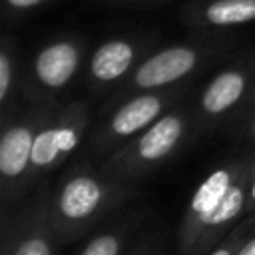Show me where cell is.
Listing matches in <instances>:
<instances>
[{
  "label": "cell",
  "instance_id": "obj_10",
  "mask_svg": "<svg viewBox=\"0 0 255 255\" xmlns=\"http://www.w3.org/2000/svg\"><path fill=\"white\" fill-rule=\"evenodd\" d=\"M231 187L229 183V173L219 169L215 173H211L195 191L193 199H191V211L199 217V221L203 223V219L219 205V201L223 199V195L227 193V189Z\"/></svg>",
  "mask_w": 255,
  "mask_h": 255
},
{
  "label": "cell",
  "instance_id": "obj_2",
  "mask_svg": "<svg viewBox=\"0 0 255 255\" xmlns=\"http://www.w3.org/2000/svg\"><path fill=\"white\" fill-rule=\"evenodd\" d=\"M78 66V52L70 44H52L44 48L36 60V74L38 78L50 86L60 88L64 86Z\"/></svg>",
  "mask_w": 255,
  "mask_h": 255
},
{
  "label": "cell",
  "instance_id": "obj_6",
  "mask_svg": "<svg viewBox=\"0 0 255 255\" xmlns=\"http://www.w3.org/2000/svg\"><path fill=\"white\" fill-rule=\"evenodd\" d=\"M131 46L120 40L104 44L92 58V74L98 80H116L131 64Z\"/></svg>",
  "mask_w": 255,
  "mask_h": 255
},
{
  "label": "cell",
  "instance_id": "obj_7",
  "mask_svg": "<svg viewBox=\"0 0 255 255\" xmlns=\"http://www.w3.org/2000/svg\"><path fill=\"white\" fill-rule=\"evenodd\" d=\"M159 112V100L153 96H141L126 104L114 118L112 128L116 133L128 135L147 126Z\"/></svg>",
  "mask_w": 255,
  "mask_h": 255
},
{
  "label": "cell",
  "instance_id": "obj_1",
  "mask_svg": "<svg viewBox=\"0 0 255 255\" xmlns=\"http://www.w3.org/2000/svg\"><path fill=\"white\" fill-rule=\"evenodd\" d=\"M195 64V54L187 48H169L165 52L155 54L145 64L139 66L135 74V82L141 88H155L169 84L181 76H185Z\"/></svg>",
  "mask_w": 255,
  "mask_h": 255
},
{
  "label": "cell",
  "instance_id": "obj_8",
  "mask_svg": "<svg viewBox=\"0 0 255 255\" xmlns=\"http://www.w3.org/2000/svg\"><path fill=\"white\" fill-rule=\"evenodd\" d=\"M243 92V76L237 72H225L217 76L203 94V108L211 114H219L231 108Z\"/></svg>",
  "mask_w": 255,
  "mask_h": 255
},
{
  "label": "cell",
  "instance_id": "obj_5",
  "mask_svg": "<svg viewBox=\"0 0 255 255\" xmlns=\"http://www.w3.org/2000/svg\"><path fill=\"white\" fill-rule=\"evenodd\" d=\"M181 135V122L175 116H165L153 124L139 139L137 151L143 159H159L171 151Z\"/></svg>",
  "mask_w": 255,
  "mask_h": 255
},
{
  "label": "cell",
  "instance_id": "obj_11",
  "mask_svg": "<svg viewBox=\"0 0 255 255\" xmlns=\"http://www.w3.org/2000/svg\"><path fill=\"white\" fill-rule=\"evenodd\" d=\"M205 16L217 26L241 24L255 18V0H217L207 8Z\"/></svg>",
  "mask_w": 255,
  "mask_h": 255
},
{
  "label": "cell",
  "instance_id": "obj_4",
  "mask_svg": "<svg viewBox=\"0 0 255 255\" xmlns=\"http://www.w3.org/2000/svg\"><path fill=\"white\" fill-rule=\"evenodd\" d=\"M32 133L26 128H12L0 141V169L4 175H18L32 157Z\"/></svg>",
  "mask_w": 255,
  "mask_h": 255
},
{
  "label": "cell",
  "instance_id": "obj_20",
  "mask_svg": "<svg viewBox=\"0 0 255 255\" xmlns=\"http://www.w3.org/2000/svg\"><path fill=\"white\" fill-rule=\"evenodd\" d=\"M253 131H255V126H253Z\"/></svg>",
  "mask_w": 255,
  "mask_h": 255
},
{
  "label": "cell",
  "instance_id": "obj_9",
  "mask_svg": "<svg viewBox=\"0 0 255 255\" xmlns=\"http://www.w3.org/2000/svg\"><path fill=\"white\" fill-rule=\"evenodd\" d=\"M76 143V133L70 128L46 129L34 137L32 145V161L36 165H48L56 159L58 153L72 149Z\"/></svg>",
  "mask_w": 255,
  "mask_h": 255
},
{
  "label": "cell",
  "instance_id": "obj_18",
  "mask_svg": "<svg viewBox=\"0 0 255 255\" xmlns=\"http://www.w3.org/2000/svg\"><path fill=\"white\" fill-rule=\"evenodd\" d=\"M211 255H231L227 249H219V251H215V253H211Z\"/></svg>",
  "mask_w": 255,
  "mask_h": 255
},
{
  "label": "cell",
  "instance_id": "obj_13",
  "mask_svg": "<svg viewBox=\"0 0 255 255\" xmlns=\"http://www.w3.org/2000/svg\"><path fill=\"white\" fill-rule=\"evenodd\" d=\"M118 249H120V243L116 237L100 235L88 243V247L84 249L82 255H118Z\"/></svg>",
  "mask_w": 255,
  "mask_h": 255
},
{
  "label": "cell",
  "instance_id": "obj_3",
  "mask_svg": "<svg viewBox=\"0 0 255 255\" xmlns=\"http://www.w3.org/2000/svg\"><path fill=\"white\" fill-rule=\"evenodd\" d=\"M100 197L102 189L94 179L76 177L64 187L60 195V209L70 219H82L98 207Z\"/></svg>",
  "mask_w": 255,
  "mask_h": 255
},
{
  "label": "cell",
  "instance_id": "obj_19",
  "mask_svg": "<svg viewBox=\"0 0 255 255\" xmlns=\"http://www.w3.org/2000/svg\"><path fill=\"white\" fill-rule=\"evenodd\" d=\"M251 195H253V199H255V181H253V189H251Z\"/></svg>",
  "mask_w": 255,
  "mask_h": 255
},
{
  "label": "cell",
  "instance_id": "obj_15",
  "mask_svg": "<svg viewBox=\"0 0 255 255\" xmlns=\"http://www.w3.org/2000/svg\"><path fill=\"white\" fill-rule=\"evenodd\" d=\"M8 86H10V62H8V56L2 54L0 56V100L6 98Z\"/></svg>",
  "mask_w": 255,
  "mask_h": 255
},
{
  "label": "cell",
  "instance_id": "obj_16",
  "mask_svg": "<svg viewBox=\"0 0 255 255\" xmlns=\"http://www.w3.org/2000/svg\"><path fill=\"white\" fill-rule=\"evenodd\" d=\"M237 255H255V237H253L251 241H247V243L241 247V251H239Z\"/></svg>",
  "mask_w": 255,
  "mask_h": 255
},
{
  "label": "cell",
  "instance_id": "obj_17",
  "mask_svg": "<svg viewBox=\"0 0 255 255\" xmlns=\"http://www.w3.org/2000/svg\"><path fill=\"white\" fill-rule=\"evenodd\" d=\"M12 6H16V8H28V6H34V4H38V2H42V0H8Z\"/></svg>",
  "mask_w": 255,
  "mask_h": 255
},
{
  "label": "cell",
  "instance_id": "obj_12",
  "mask_svg": "<svg viewBox=\"0 0 255 255\" xmlns=\"http://www.w3.org/2000/svg\"><path fill=\"white\" fill-rule=\"evenodd\" d=\"M241 207H243V191H241V187L231 185L227 189V193L223 195V199L219 201V205L203 219V223H207V225H221V223L233 219L241 211Z\"/></svg>",
  "mask_w": 255,
  "mask_h": 255
},
{
  "label": "cell",
  "instance_id": "obj_14",
  "mask_svg": "<svg viewBox=\"0 0 255 255\" xmlns=\"http://www.w3.org/2000/svg\"><path fill=\"white\" fill-rule=\"evenodd\" d=\"M14 255H50V245L40 237H32L20 243Z\"/></svg>",
  "mask_w": 255,
  "mask_h": 255
}]
</instances>
